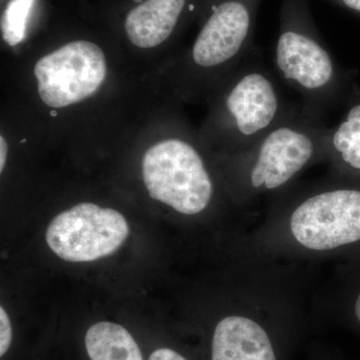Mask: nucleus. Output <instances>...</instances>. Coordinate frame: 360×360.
<instances>
[{
    "label": "nucleus",
    "mask_w": 360,
    "mask_h": 360,
    "mask_svg": "<svg viewBox=\"0 0 360 360\" xmlns=\"http://www.w3.org/2000/svg\"><path fill=\"white\" fill-rule=\"evenodd\" d=\"M33 73L42 103L65 108L96 94L105 82L108 61L98 45L75 40L40 58Z\"/></svg>",
    "instance_id": "obj_5"
},
{
    "label": "nucleus",
    "mask_w": 360,
    "mask_h": 360,
    "mask_svg": "<svg viewBox=\"0 0 360 360\" xmlns=\"http://www.w3.org/2000/svg\"><path fill=\"white\" fill-rule=\"evenodd\" d=\"M340 2L347 8L360 13V0H340Z\"/></svg>",
    "instance_id": "obj_16"
},
{
    "label": "nucleus",
    "mask_w": 360,
    "mask_h": 360,
    "mask_svg": "<svg viewBox=\"0 0 360 360\" xmlns=\"http://www.w3.org/2000/svg\"><path fill=\"white\" fill-rule=\"evenodd\" d=\"M297 243L311 250H335L360 240V189L335 187L310 194L290 217Z\"/></svg>",
    "instance_id": "obj_7"
},
{
    "label": "nucleus",
    "mask_w": 360,
    "mask_h": 360,
    "mask_svg": "<svg viewBox=\"0 0 360 360\" xmlns=\"http://www.w3.org/2000/svg\"><path fill=\"white\" fill-rule=\"evenodd\" d=\"M13 340V328L11 319L4 307H0V356H4L9 349Z\"/></svg>",
    "instance_id": "obj_13"
},
{
    "label": "nucleus",
    "mask_w": 360,
    "mask_h": 360,
    "mask_svg": "<svg viewBox=\"0 0 360 360\" xmlns=\"http://www.w3.org/2000/svg\"><path fill=\"white\" fill-rule=\"evenodd\" d=\"M7 153H8V146L4 135H1L0 136V172H4V168L6 167Z\"/></svg>",
    "instance_id": "obj_15"
},
{
    "label": "nucleus",
    "mask_w": 360,
    "mask_h": 360,
    "mask_svg": "<svg viewBox=\"0 0 360 360\" xmlns=\"http://www.w3.org/2000/svg\"><path fill=\"white\" fill-rule=\"evenodd\" d=\"M141 170L150 198L181 214H198L212 202V176L188 139L168 137L153 144L144 153Z\"/></svg>",
    "instance_id": "obj_3"
},
{
    "label": "nucleus",
    "mask_w": 360,
    "mask_h": 360,
    "mask_svg": "<svg viewBox=\"0 0 360 360\" xmlns=\"http://www.w3.org/2000/svg\"><path fill=\"white\" fill-rule=\"evenodd\" d=\"M252 28L250 0H224L213 7L187 58L194 77L221 86L252 51Z\"/></svg>",
    "instance_id": "obj_4"
},
{
    "label": "nucleus",
    "mask_w": 360,
    "mask_h": 360,
    "mask_svg": "<svg viewBox=\"0 0 360 360\" xmlns=\"http://www.w3.org/2000/svg\"><path fill=\"white\" fill-rule=\"evenodd\" d=\"M328 153L360 172V98L350 103L342 122L329 129Z\"/></svg>",
    "instance_id": "obj_11"
},
{
    "label": "nucleus",
    "mask_w": 360,
    "mask_h": 360,
    "mask_svg": "<svg viewBox=\"0 0 360 360\" xmlns=\"http://www.w3.org/2000/svg\"><path fill=\"white\" fill-rule=\"evenodd\" d=\"M149 360H186L184 356L169 348H160L155 350L149 357Z\"/></svg>",
    "instance_id": "obj_14"
},
{
    "label": "nucleus",
    "mask_w": 360,
    "mask_h": 360,
    "mask_svg": "<svg viewBox=\"0 0 360 360\" xmlns=\"http://www.w3.org/2000/svg\"><path fill=\"white\" fill-rule=\"evenodd\" d=\"M35 0H9L1 20L2 37L9 46H16L25 39L27 20Z\"/></svg>",
    "instance_id": "obj_12"
},
{
    "label": "nucleus",
    "mask_w": 360,
    "mask_h": 360,
    "mask_svg": "<svg viewBox=\"0 0 360 360\" xmlns=\"http://www.w3.org/2000/svg\"><path fill=\"white\" fill-rule=\"evenodd\" d=\"M219 89L208 136L234 153L250 148L296 106L286 101L258 49L250 52Z\"/></svg>",
    "instance_id": "obj_1"
},
{
    "label": "nucleus",
    "mask_w": 360,
    "mask_h": 360,
    "mask_svg": "<svg viewBox=\"0 0 360 360\" xmlns=\"http://www.w3.org/2000/svg\"><path fill=\"white\" fill-rule=\"evenodd\" d=\"M328 132L324 120L296 105L262 139L236 153L243 167L245 188L253 193L288 184L311 161L328 155Z\"/></svg>",
    "instance_id": "obj_2"
},
{
    "label": "nucleus",
    "mask_w": 360,
    "mask_h": 360,
    "mask_svg": "<svg viewBox=\"0 0 360 360\" xmlns=\"http://www.w3.org/2000/svg\"><path fill=\"white\" fill-rule=\"evenodd\" d=\"M186 6V0H146L127 14L125 32L141 49L160 46L169 39Z\"/></svg>",
    "instance_id": "obj_9"
},
{
    "label": "nucleus",
    "mask_w": 360,
    "mask_h": 360,
    "mask_svg": "<svg viewBox=\"0 0 360 360\" xmlns=\"http://www.w3.org/2000/svg\"><path fill=\"white\" fill-rule=\"evenodd\" d=\"M212 360H276L264 328L252 319L232 315L215 328Z\"/></svg>",
    "instance_id": "obj_8"
},
{
    "label": "nucleus",
    "mask_w": 360,
    "mask_h": 360,
    "mask_svg": "<svg viewBox=\"0 0 360 360\" xmlns=\"http://www.w3.org/2000/svg\"><path fill=\"white\" fill-rule=\"evenodd\" d=\"M129 234V224L122 213L82 202L54 217L45 238L61 259L89 262L115 253Z\"/></svg>",
    "instance_id": "obj_6"
},
{
    "label": "nucleus",
    "mask_w": 360,
    "mask_h": 360,
    "mask_svg": "<svg viewBox=\"0 0 360 360\" xmlns=\"http://www.w3.org/2000/svg\"><path fill=\"white\" fill-rule=\"evenodd\" d=\"M355 315H356L357 319H359L360 322V293L359 295L357 296L356 302H355Z\"/></svg>",
    "instance_id": "obj_17"
},
{
    "label": "nucleus",
    "mask_w": 360,
    "mask_h": 360,
    "mask_svg": "<svg viewBox=\"0 0 360 360\" xmlns=\"http://www.w3.org/2000/svg\"><path fill=\"white\" fill-rule=\"evenodd\" d=\"M85 347L91 360H143L129 330L113 322H97L89 328Z\"/></svg>",
    "instance_id": "obj_10"
}]
</instances>
